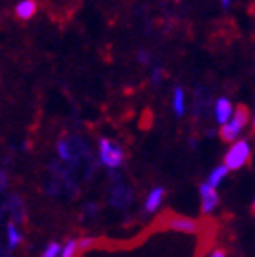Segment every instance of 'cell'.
Instances as JSON below:
<instances>
[{"mask_svg":"<svg viewBox=\"0 0 255 257\" xmlns=\"http://www.w3.org/2000/svg\"><path fill=\"white\" fill-rule=\"evenodd\" d=\"M59 253H62V248H60L59 242H51L48 248L44 250V253H42V257H57Z\"/></svg>","mask_w":255,"mask_h":257,"instance_id":"14","label":"cell"},{"mask_svg":"<svg viewBox=\"0 0 255 257\" xmlns=\"http://www.w3.org/2000/svg\"><path fill=\"white\" fill-rule=\"evenodd\" d=\"M164 221L170 228L173 230H179V232L184 233H195L199 230V223L193 221L190 217H181V215H175V213H168L164 215Z\"/></svg>","mask_w":255,"mask_h":257,"instance_id":"3","label":"cell"},{"mask_svg":"<svg viewBox=\"0 0 255 257\" xmlns=\"http://www.w3.org/2000/svg\"><path fill=\"white\" fill-rule=\"evenodd\" d=\"M231 113H233V108H231V102L228 99H219L215 104V117L217 120L224 126L226 122H228V119L231 117Z\"/></svg>","mask_w":255,"mask_h":257,"instance_id":"5","label":"cell"},{"mask_svg":"<svg viewBox=\"0 0 255 257\" xmlns=\"http://www.w3.org/2000/svg\"><path fill=\"white\" fill-rule=\"evenodd\" d=\"M210 257H226V252L222 250V248H219V250H215V252L211 253Z\"/></svg>","mask_w":255,"mask_h":257,"instance_id":"18","label":"cell"},{"mask_svg":"<svg viewBox=\"0 0 255 257\" xmlns=\"http://www.w3.org/2000/svg\"><path fill=\"white\" fill-rule=\"evenodd\" d=\"M253 132H255V119H253Z\"/></svg>","mask_w":255,"mask_h":257,"instance_id":"22","label":"cell"},{"mask_svg":"<svg viewBox=\"0 0 255 257\" xmlns=\"http://www.w3.org/2000/svg\"><path fill=\"white\" fill-rule=\"evenodd\" d=\"M77 252H79V242L75 241V239H71V241L66 242V246L62 248L60 257H75L77 255Z\"/></svg>","mask_w":255,"mask_h":257,"instance_id":"13","label":"cell"},{"mask_svg":"<svg viewBox=\"0 0 255 257\" xmlns=\"http://www.w3.org/2000/svg\"><path fill=\"white\" fill-rule=\"evenodd\" d=\"M139 59L143 60V62H148V53H146V51H141V53H139Z\"/></svg>","mask_w":255,"mask_h":257,"instance_id":"19","label":"cell"},{"mask_svg":"<svg viewBox=\"0 0 255 257\" xmlns=\"http://www.w3.org/2000/svg\"><path fill=\"white\" fill-rule=\"evenodd\" d=\"M95 244V239L93 237H82L79 241V250L80 252H86V250H89V248Z\"/></svg>","mask_w":255,"mask_h":257,"instance_id":"16","label":"cell"},{"mask_svg":"<svg viewBox=\"0 0 255 257\" xmlns=\"http://www.w3.org/2000/svg\"><path fill=\"white\" fill-rule=\"evenodd\" d=\"M162 197H164V188H153L148 195V201H146V210L148 212H155L161 204Z\"/></svg>","mask_w":255,"mask_h":257,"instance_id":"8","label":"cell"},{"mask_svg":"<svg viewBox=\"0 0 255 257\" xmlns=\"http://www.w3.org/2000/svg\"><path fill=\"white\" fill-rule=\"evenodd\" d=\"M173 108H175L177 115L184 113V91L181 88H177L173 91Z\"/></svg>","mask_w":255,"mask_h":257,"instance_id":"11","label":"cell"},{"mask_svg":"<svg viewBox=\"0 0 255 257\" xmlns=\"http://www.w3.org/2000/svg\"><path fill=\"white\" fill-rule=\"evenodd\" d=\"M161 77H162V69H155V71H153V80H155V82H161Z\"/></svg>","mask_w":255,"mask_h":257,"instance_id":"17","label":"cell"},{"mask_svg":"<svg viewBox=\"0 0 255 257\" xmlns=\"http://www.w3.org/2000/svg\"><path fill=\"white\" fill-rule=\"evenodd\" d=\"M100 159L102 163L109 168H117L120 166V163L124 161V152L122 148H118L117 144H113L108 139L100 141Z\"/></svg>","mask_w":255,"mask_h":257,"instance_id":"2","label":"cell"},{"mask_svg":"<svg viewBox=\"0 0 255 257\" xmlns=\"http://www.w3.org/2000/svg\"><path fill=\"white\" fill-rule=\"evenodd\" d=\"M226 173H228V168H226L224 164H221V166H217V168L210 173V177H208V184H210L211 188H215L217 184L221 183L222 179L226 177Z\"/></svg>","mask_w":255,"mask_h":257,"instance_id":"9","label":"cell"},{"mask_svg":"<svg viewBox=\"0 0 255 257\" xmlns=\"http://www.w3.org/2000/svg\"><path fill=\"white\" fill-rule=\"evenodd\" d=\"M35 11H37V4H35L33 0H24V2H20L19 6H17V17L19 19H31V17L35 15Z\"/></svg>","mask_w":255,"mask_h":257,"instance_id":"7","label":"cell"},{"mask_svg":"<svg viewBox=\"0 0 255 257\" xmlns=\"http://www.w3.org/2000/svg\"><path fill=\"white\" fill-rule=\"evenodd\" d=\"M248 120H250V109L240 104V106H237L235 113H233V117H231L230 124L237 130V132H240V130L248 124Z\"/></svg>","mask_w":255,"mask_h":257,"instance_id":"6","label":"cell"},{"mask_svg":"<svg viewBox=\"0 0 255 257\" xmlns=\"http://www.w3.org/2000/svg\"><path fill=\"white\" fill-rule=\"evenodd\" d=\"M251 212H253V213H255V203H253V204H251Z\"/></svg>","mask_w":255,"mask_h":257,"instance_id":"21","label":"cell"},{"mask_svg":"<svg viewBox=\"0 0 255 257\" xmlns=\"http://www.w3.org/2000/svg\"><path fill=\"white\" fill-rule=\"evenodd\" d=\"M59 154H60V157H62L64 161H69V159H71L68 141H60V143H59Z\"/></svg>","mask_w":255,"mask_h":257,"instance_id":"15","label":"cell"},{"mask_svg":"<svg viewBox=\"0 0 255 257\" xmlns=\"http://www.w3.org/2000/svg\"><path fill=\"white\" fill-rule=\"evenodd\" d=\"M248 163H250V144L246 141L233 143V146L228 150L224 157V166L228 170H239Z\"/></svg>","mask_w":255,"mask_h":257,"instance_id":"1","label":"cell"},{"mask_svg":"<svg viewBox=\"0 0 255 257\" xmlns=\"http://www.w3.org/2000/svg\"><path fill=\"white\" fill-rule=\"evenodd\" d=\"M201 199H202V213H210L219 204V195H217L215 188H211L208 183L201 186Z\"/></svg>","mask_w":255,"mask_h":257,"instance_id":"4","label":"cell"},{"mask_svg":"<svg viewBox=\"0 0 255 257\" xmlns=\"http://www.w3.org/2000/svg\"><path fill=\"white\" fill-rule=\"evenodd\" d=\"M230 4V0H222V6H228Z\"/></svg>","mask_w":255,"mask_h":257,"instance_id":"20","label":"cell"},{"mask_svg":"<svg viewBox=\"0 0 255 257\" xmlns=\"http://www.w3.org/2000/svg\"><path fill=\"white\" fill-rule=\"evenodd\" d=\"M219 135H221V139L224 141V143H233V141H235V137L239 135V132H237V130L233 128L230 122H226L224 126L221 128V132H219Z\"/></svg>","mask_w":255,"mask_h":257,"instance_id":"10","label":"cell"},{"mask_svg":"<svg viewBox=\"0 0 255 257\" xmlns=\"http://www.w3.org/2000/svg\"><path fill=\"white\" fill-rule=\"evenodd\" d=\"M8 239H10V248H15L20 244L22 237H20V233L17 232L15 224H8Z\"/></svg>","mask_w":255,"mask_h":257,"instance_id":"12","label":"cell"}]
</instances>
